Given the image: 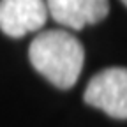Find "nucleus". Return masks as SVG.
Segmentation results:
<instances>
[{
	"label": "nucleus",
	"instance_id": "obj_1",
	"mask_svg": "<svg viewBox=\"0 0 127 127\" xmlns=\"http://www.w3.org/2000/svg\"><path fill=\"white\" fill-rule=\"evenodd\" d=\"M30 64L57 88L69 90L76 85L85 62L83 44L65 28L42 30L28 48Z\"/></svg>",
	"mask_w": 127,
	"mask_h": 127
},
{
	"label": "nucleus",
	"instance_id": "obj_2",
	"mask_svg": "<svg viewBox=\"0 0 127 127\" xmlns=\"http://www.w3.org/2000/svg\"><path fill=\"white\" fill-rule=\"evenodd\" d=\"M83 99L111 118L127 120V67H108L87 85Z\"/></svg>",
	"mask_w": 127,
	"mask_h": 127
},
{
	"label": "nucleus",
	"instance_id": "obj_3",
	"mask_svg": "<svg viewBox=\"0 0 127 127\" xmlns=\"http://www.w3.org/2000/svg\"><path fill=\"white\" fill-rule=\"evenodd\" d=\"M46 21L44 0H0V30L12 39L39 32Z\"/></svg>",
	"mask_w": 127,
	"mask_h": 127
},
{
	"label": "nucleus",
	"instance_id": "obj_4",
	"mask_svg": "<svg viewBox=\"0 0 127 127\" xmlns=\"http://www.w3.org/2000/svg\"><path fill=\"white\" fill-rule=\"evenodd\" d=\"M48 16L69 30L101 23L109 12V0H44Z\"/></svg>",
	"mask_w": 127,
	"mask_h": 127
},
{
	"label": "nucleus",
	"instance_id": "obj_5",
	"mask_svg": "<svg viewBox=\"0 0 127 127\" xmlns=\"http://www.w3.org/2000/svg\"><path fill=\"white\" fill-rule=\"evenodd\" d=\"M122 4H124V5H125V7H127V0H122Z\"/></svg>",
	"mask_w": 127,
	"mask_h": 127
}]
</instances>
